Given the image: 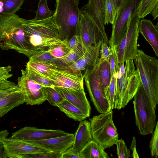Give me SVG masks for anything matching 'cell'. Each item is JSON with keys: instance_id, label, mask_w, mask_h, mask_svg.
Masks as SVG:
<instances>
[{"instance_id": "1", "label": "cell", "mask_w": 158, "mask_h": 158, "mask_svg": "<svg viewBox=\"0 0 158 158\" xmlns=\"http://www.w3.org/2000/svg\"><path fill=\"white\" fill-rule=\"evenodd\" d=\"M134 61L139 73L141 84L153 106L158 103V60L138 49Z\"/></svg>"}, {"instance_id": "2", "label": "cell", "mask_w": 158, "mask_h": 158, "mask_svg": "<svg viewBox=\"0 0 158 158\" xmlns=\"http://www.w3.org/2000/svg\"><path fill=\"white\" fill-rule=\"evenodd\" d=\"M56 8L53 14L59 37L62 40L75 35L78 27L81 10L79 0H56Z\"/></svg>"}, {"instance_id": "3", "label": "cell", "mask_w": 158, "mask_h": 158, "mask_svg": "<svg viewBox=\"0 0 158 158\" xmlns=\"http://www.w3.org/2000/svg\"><path fill=\"white\" fill-rule=\"evenodd\" d=\"M133 97L135 124L140 134L145 135L152 133L157 122L156 109L150 102L141 84Z\"/></svg>"}, {"instance_id": "4", "label": "cell", "mask_w": 158, "mask_h": 158, "mask_svg": "<svg viewBox=\"0 0 158 158\" xmlns=\"http://www.w3.org/2000/svg\"><path fill=\"white\" fill-rule=\"evenodd\" d=\"M112 110L89 119L93 139L105 150L115 144L118 133L113 119Z\"/></svg>"}, {"instance_id": "5", "label": "cell", "mask_w": 158, "mask_h": 158, "mask_svg": "<svg viewBox=\"0 0 158 158\" xmlns=\"http://www.w3.org/2000/svg\"><path fill=\"white\" fill-rule=\"evenodd\" d=\"M124 73L118 77L117 83L118 103L117 109L124 108L132 99L141 84L139 73L133 60L125 62Z\"/></svg>"}, {"instance_id": "6", "label": "cell", "mask_w": 158, "mask_h": 158, "mask_svg": "<svg viewBox=\"0 0 158 158\" xmlns=\"http://www.w3.org/2000/svg\"><path fill=\"white\" fill-rule=\"evenodd\" d=\"M138 9L131 18L124 36L119 43L114 47L118 64L124 63L127 60H134L137 56L139 26L141 19L138 16Z\"/></svg>"}, {"instance_id": "7", "label": "cell", "mask_w": 158, "mask_h": 158, "mask_svg": "<svg viewBox=\"0 0 158 158\" xmlns=\"http://www.w3.org/2000/svg\"><path fill=\"white\" fill-rule=\"evenodd\" d=\"M141 0H125L118 11L108 41L110 47L117 46L124 36L132 15L139 9Z\"/></svg>"}, {"instance_id": "8", "label": "cell", "mask_w": 158, "mask_h": 158, "mask_svg": "<svg viewBox=\"0 0 158 158\" xmlns=\"http://www.w3.org/2000/svg\"><path fill=\"white\" fill-rule=\"evenodd\" d=\"M85 70L83 76L91 101L99 113L108 112L112 109L109 100L98 78L97 63Z\"/></svg>"}, {"instance_id": "9", "label": "cell", "mask_w": 158, "mask_h": 158, "mask_svg": "<svg viewBox=\"0 0 158 158\" xmlns=\"http://www.w3.org/2000/svg\"><path fill=\"white\" fill-rule=\"evenodd\" d=\"M81 12L75 34L80 43L87 48L104 42L102 35L94 22L87 15Z\"/></svg>"}, {"instance_id": "10", "label": "cell", "mask_w": 158, "mask_h": 158, "mask_svg": "<svg viewBox=\"0 0 158 158\" xmlns=\"http://www.w3.org/2000/svg\"><path fill=\"white\" fill-rule=\"evenodd\" d=\"M17 80L19 89L25 97L26 105H39L46 100V86L22 74Z\"/></svg>"}, {"instance_id": "11", "label": "cell", "mask_w": 158, "mask_h": 158, "mask_svg": "<svg viewBox=\"0 0 158 158\" xmlns=\"http://www.w3.org/2000/svg\"><path fill=\"white\" fill-rule=\"evenodd\" d=\"M0 48L5 50H14L28 57L39 51L30 44L22 28L16 29L6 38L0 40Z\"/></svg>"}, {"instance_id": "12", "label": "cell", "mask_w": 158, "mask_h": 158, "mask_svg": "<svg viewBox=\"0 0 158 158\" xmlns=\"http://www.w3.org/2000/svg\"><path fill=\"white\" fill-rule=\"evenodd\" d=\"M22 29L27 36L34 35L46 38H59L53 15L42 20H27Z\"/></svg>"}, {"instance_id": "13", "label": "cell", "mask_w": 158, "mask_h": 158, "mask_svg": "<svg viewBox=\"0 0 158 158\" xmlns=\"http://www.w3.org/2000/svg\"><path fill=\"white\" fill-rule=\"evenodd\" d=\"M4 158H17L21 155L50 152L35 145L29 141L11 137L5 138L3 141Z\"/></svg>"}, {"instance_id": "14", "label": "cell", "mask_w": 158, "mask_h": 158, "mask_svg": "<svg viewBox=\"0 0 158 158\" xmlns=\"http://www.w3.org/2000/svg\"><path fill=\"white\" fill-rule=\"evenodd\" d=\"M55 87L74 90L84 89L83 76L81 71H73L56 69L49 78Z\"/></svg>"}, {"instance_id": "15", "label": "cell", "mask_w": 158, "mask_h": 158, "mask_svg": "<svg viewBox=\"0 0 158 158\" xmlns=\"http://www.w3.org/2000/svg\"><path fill=\"white\" fill-rule=\"evenodd\" d=\"M69 133L60 129H39L25 127L12 133L10 137L27 141H36L67 135Z\"/></svg>"}, {"instance_id": "16", "label": "cell", "mask_w": 158, "mask_h": 158, "mask_svg": "<svg viewBox=\"0 0 158 158\" xmlns=\"http://www.w3.org/2000/svg\"><path fill=\"white\" fill-rule=\"evenodd\" d=\"M106 0H89L87 4L80 9L94 22L101 33L104 42L108 44L105 30L104 11Z\"/></svg>"}, {"instance_id": "17", "label": "cell", "mask_w": 158, "mask_h": 158, "mask_svg": "<svg viewBox=\"0 0 158 158\" xmlns=\"http://www.w3.org/2000/svg\"><path fill=\"white\" fill-rule=\"evenodd\" d=\"M54 88L65 99L78 107L87 117L89 116L91 107L84 89L74 90L56 87Z\"/></svg>"}, {"instance_id": "18", "label": "cell", "mask_w": 158, "mask_h": 158, "mask_svg": "<svg viewBox=\"0 0 158 158\" xmlns=\"http://www.w3.org/2000/svg\"><path fill=\"white\" fill-rule=\"evenodd\" d=\"M74 135L69 134L56 137L36 141H29L34 145L52 152H63L71 147Z\"/></svg>"}, {"instance_id": "19", "label": "cell", "mask_w": 158, "mask_h": 158, "mask_svg": "<svg viewBox=\"0 0 158 158\" xmlns=\"http://www.w3.org/2000/svg\"><path fill=\"white\" fill-rule=\"evenodd\" d=\"M102 43L97 46L88 47L84 54L75 63L69 67L60 69L73 71H81L85 70L89 67L94 66L99 58L100 49Z\"/></svg>"}, {"instance_id": "20", "label": "cell", "mask_w": 158, "mask_h": 158, "mask_svg": "<svg viewBox=\"0 0 158 158\" xmlns=\"http://www.w3.org/2000/svg\"><path fill=\"white\" fill-rule=\"evenodd\" d=\"M139 31L145 40L149 43L154 51L156 56H158V24L154 25L150 20H140Z\"/></svg>"}, {"instance_id": "21", "label": "cell", "mask_w": 158, "mask_h": 158, "mask_svg": "<svg viewBox=\"0 0 158 158\" xmlns=\"http://www.w3.org/2000/svg\"><path fill=\"white\" fill-rule=\"evenodd\" d=\"M26 20L16 14L8 16L0 14V40L6 38L16 29L22 28Z\"/></svg>"}, {"instance_id": "22", "label": "cell", "mask_w": 158, "mask_h": 158, "mask_svg": "<svg viewBox=\"0 0 158 158\" xmlns=\"http://www.w3.org/2000/svg\"><path fill=\"white\" fill-rule=\"evenodd\" d=\"M74 135V140L72 147L79 152L93 139L90 122L85 120L80 121Z\"/></svg>"}, {"instance_id": "23", "label": "cell", "mask_w": 158, "mask_h": 158, "mask_svg": "<svg viewBox=\"0 0 158 158\" xmlns=\"http://www.w3.org/2000/svg\"><path fill=\"white\" fill-rule=\"evenodd\" d=\"M26 102L20 89L0 98V118L14 108Z\"/></svg>"}, {"instance_id": "24", "label": "cell", "mask_w": 158, "mask_h": 158, "mask_svg": "<svg viewBox=\"0 0 158 158\" xmlns=\"http://www.w3.org/2000/svg\"><path fill=\"white\" fill-rule=\"evenodd\" d=\"M87 48L81 44L77 47L71 49L70 52L64 56L54 59L52 63L57 69H62L75 63L84 54Z\"/></svg>"}, {"instance_id": "25", "label": "cell", "mask_w": 158, "mask_h": 158, "mask_svg": "<svg viewBox=\"0 0 158 158\" xmlns=\"http://www.w3.org/2000/svg\"><path fill=\"white\" fill-rule=\"evenodd\" d=\"M97 64L98 78L108 98V90L111 79L109 62L108 60L99 58Z\"/></svg>"}, {"instance_id": "26", "label": "cell", "mask_w": 158, "mask_h": 158, "mask_svg": "<svg viewBox=\"0 0 158 158\" xmlns=\"http://www.w3.org/2000/svg\"><path fill=\"white\" fill-rule=\"evenodd\" d=\"M80 158H109L103 148L92 139L79 152Z\"/></svg>"}, {"instance_id": "27", "label": "cell", "mask_w": 158, "mask_h": 158, "mask_svg": "<svg viewBox=\"0 0 158 158\" xmlns=\"http://www.w3.org/2000/svg\"><path fill=\"white\" fill-rule=\"evenodd\" d=\"M57 106L68 117L75 121L80 122L87 118L78 107L65 99Z\"/></svg>"}, {"instance_id": "28", "label": "cell", "mask_w": 158, "mask_h": 158, "mask_svg": "<svg viewBox=\"0 0 158 158\" xmlns=\"http://www.w3.org/2000/svg\"><path fill=\"white\" fill-rule=\"evenodd\" d=\"M26 67L34 71L43 76L49 78L53 74L57 67L52 63L29 61Z\"/></svg>"}, {"instance_id": "29", "label": "cell", "mask_w": 158, "mask_h": 158, "mask_svg": "<svg viewBox=\"0 0 158 158\" xmlns=\"http://www.w3.org/2000/svg\"><path fill=\"white\" fill-rule=\"evenodd\" d=\"M48 51L55 58L63 57L71 50L69 44V39L60 40L48 47Z\"/></svg>"}, {"instance_id": "30", "label": "cell", "mask_w": 158, "mask_h": 158, "mask_svg": "<svg viewBox=\"0 0 158 158\" xmlns=\"http://www.w3.org/2000/svg\"><path fill=\"white\" fill-rule=\"evenodd\" d=\"M21 74L37 83L45 86L54 88L53 82L34 71L26 67L24 69H22Z\"/></svg>"}, {"instance_id": "31", "label": "cell", "mask_w": 158, "mask_h": 158, "mask_svg": "<svg viewBox=\"0 0 158 158\" xmlns=\"http://www.w3.org/2000/svg\"><path fill=\"white\" fill-rule=\"evenodd\" d=\"M117 72H115L111 77L108 90V98L112 110L117 108L118 105V100L117 87Z\"/></svg>"}, {"instance_id": "32", "label": "cell", "mask_w": 158, "mask_h": 158, "mask_svg": "<svg viewBox=\"0 0 158 158\" xmlns=\"http://www.w3.org/2000/svg\"><path fill=\"white\" fill-rule=\"evenodd\" d=\"M4 4L2 14L10 16L15 14L20 9L25 0H0Z\"/></svg>"}, {"instance_id": "33", "label": "cell", "mask_w": 158, "mask_h": 158, "mask_svg": "<svg viewBox=\"0 0 158 158\" xmlns=\"http://www.w3.org/2000/svg\"><path fill=\"white\" fill-rule=\"evenodd\" d=\"M158 5V0H141L138 11V15L143 19L151 14L154 8Z\"/></svg>"}, {"instance_id": "34", "label": "cell", "mask_w": 158, "mask_h": 158, "mask_svg": "<svg viewBox=\"0 0 158 158\" xmlns=\"http://www.w3.org/2000/svg\"><path fill=\"white\" fill-rule=\"evenodd\" d=\"M48 0H39L38 8L36 12V16L34 20L45 19L52 16L54 12L51 10L47 4Z\"/></svg>"}, {"instance_id": "35", "label": "cell", "mask_w": 158, "mask_h": 158, "mask_svg": "<svg viewBox=\"0 0 158 158\" xmlns=\"http://www.w3.org/2000/svg\"><path fill=\"white\" fill-rule=\"evenodd\" d=\"M46 100L52 106H56L64 99L54 88L46 86Z\"/></svg>"}, {"instance_id": "36", "label": "cell", "mask_w": 158, "mask_h": 158, "mask_svg": "<svg viewBox=\"0 0 158 158\" xmlns=\"http://www.w3.org/2000/svg\"><path fill=\"white\" fill-rule=\"evenodd\" d=\"M29 58V61L51 63L55 58L44 49L38 51Z\"/></svg>"}, {"instance_id": "37", "label": "cell", "mask_w": 158, "mask_h": 158, "mask_svg": "<svg viewBox=\"0 0 158 158\" xmlns=\"http://www.w3.org/2000/svg\"><path fill=\"white\" fill-rule=\"evenodd\" d=\"M19 89L18 85L12 81H0V98Z\"/></svg>"}, {"instance_id": "38", "label": "cell", "mask_w": 158, "mask_h": 158, "mask_svg": "<svg viewBox=\"0 0 158 158\" xmlns=\"http://www.w3.org/2000/svg\"><path fill=\"white\" fill-rule=\"evenodd\" d=\"M115 17L114 6L112 0H106L104 18L105 24L112 25Z\"/></svg>"}, {"instance_id": "39", "label": "cell", "mask_w": 158, "mask_h": 158, "mask_svg": "<svg viewBox=\"0 0 158 158\" xmlns=\"http://www.w3.org/2000/svg\"><path fill=\"white\" fill-rule=\"evenodd\" d=\"M63 152H50L20 155L17 158H61Z\"/></svg>"}, {"instance_id": "40", "label": "cell", "mask_w": 158, "mask_h": 158, "mask_svg": "<svg viewBox=\"0 0 158 158\" xmlns=\"http://www.w3.org/2000/svg\"><path fill=\"white\" fill-rule=\"evenodd\" d=\"M152 137L150 143L149 147L151 156L156 158L158 157V122L157 121Z\"/></svg>"}, {"instance_id": "41", "label": "cell", "mask_w": 158, "mask_h": 158, "mask_svg": "<svg viewBox=\"0 0 158 158\" xmlns=\"http://www.w3.org/2000/svg\"><path fill=\"white\" fill-rule=\"evenodd\" d=\"M117 147V155L118 158H128L130 156V151L127 147L124 141L118 139L115 142Z\"/></svg>"}, {"instance_id": "42", "label": "cell", "mask_w": 158, "mask_h": 158, "mask_svg": "<svg viewBox=\"0 0 158 158\" xmlns=\"http://www.w3.org/2000/svg\"><path fill=\"white\" fill-rule=\"evenodd\" d=\"M111 48L112 49V53L109 57L108 61L110 64L111 77L114 72L118 71L119 68V66L114 47H113Z\"/></svg>"}, {"instance_id": "43", "label": "cell", "mask_w": 158, "mask_h": 158, "mask_svg": "<svg viewBox=\"0 0 158 158\" xmlns=\"http://www.w3.org/2000/svg\"><path fill=\"white\" fill-rule=\"evenodd\" d=\"M101 49H100V53L102 59H107L109 58L112 53V49L111 48L108 47V44L103 42L101 45Z\"/></svg>"}, {"instance_id": "44", "label": "cell", "mask_w": 158, "mask_h": 158, "mask_svg": "<svg viewBox=\"0 0 158 158\" xmlns=\"http://www.w3.org/2000/svg\"><path fill=\"white\" fill-rule=\"evenodd\" d=\"M12 67L9 65L5 67H0V81L8 80L13 74L9 73L11 71Z\"/></svg>"}, {"instance_id": "45", "label": "cell", "mask_w": 158, "mask_h": 158, "mask_svg": "<svg viewBox=\"0 0 158 158\" xmlns=\"http://www.w3.org/2000/svg\"><path fill=\"white\" fill-rule=\"evenodd\" d=\"M80 158L79 152L72 147H70L61 155V158Z\"/></svg>"}, {"instance_id": "46", "label": "cell", "mask_w": 158, "mask_h": 158, "mask_svg": "<svg viewBox=\"0 0 158 158\" xmlns=\"http://www.w3.org/2000/svg\"><path fill=\"white\" fill-rule=\"evenodd\" d=\"M69 44L70 47L72 49L77 47L81 44L77 36L75 35H73L70 40H69Z\"/></svg>"}, {"instance_id": "47", "label": "cell", "mask_w": 158, "mask_h": 158, "mask_svg": "<svg viewBox=\"0 0 158 158\" xmlns=\"http://www.w3.org/2000/svg\"><path fill=\"white\" fill-rule=\"evenodd\" d=\"M136 139L135 137L133 136L131 142L130 148L132 150V156L134 158H139V156L136 149Z\"/></svg>"}, {"instance_id": "48", "label": "cell", "mask_w": 158, "mask_h": 158, "mask_svg": "<svg viewBox=\"0 0 158 158\" xmlns=\"http://www.w3.org/2000/svg\"><path fill=\"white\" fill-rule=\"evenodd\" d=\"M114 5L115 16L117 13L125 0H112Z\"/></svg>"}, {"instance_id": "49", "label": "cell", "mask_w": 158, "mask_h": 158, "mask_svg": "<svg viewBox=\"0 0 158 158\" xmlns=\"http://www.w3.org/2000/svg\"><path fill=\"white\" fill-rule=\"evenodd\" d=\"M151 14L154 20H156L158 17V5L156 6L152 10Z\"/></svg>"}, {"instance_id": "50", "label": "cell", "mask_w": 158, "mask_h": 158, "mask_svg": "<svg viewBox=\"0 0 158 158\" xmlns=\"http://www.w3.org/2000/svg\"><path fill=\"white\" fill-rule=\"evenodd\" d=\"M9 134V132L7 130L0 131V137H6Z\"/></svg>"}, {"instance_id": "51", "label": "cell", "mask_w": 158, "mask_h": 158, "mask_svg": "<svg viewBox=\"0 0 158 158\" xmlns=\"http://www.w3.org/2000/svg\"><path fill=\"white\" fill-rule=\"evenodd\" d=\"M6 137H0V150H4V145L3 142V140Z\"/></svg>"}, {"instance_id": "52", "label": "cell", "mask_w": 158, "mask_h": 158, "mask_svg": "<svg viewBox=\"0 0 158 158\" xmlns=\"http://www.w3.org/2000/svg\"><path fill=\"white\" fill-rule=\"evenodd\" d=\"M3 11V7H0V14H1Z\"/></svg>"}, {"instance_id": "53", "label": "cell", "mask_w": 158, "mask_h": 158, "mask_svg": "<svg viewBox=\"0 0 158 158\" xmlns=\"http://www.w3.org/2000/svg\"><path fill=\"white\" fill-rule=\"evenodd\" d=\"M4 5L2 1L0 0V7H3Z\"/></svg>"}]
</instances>
